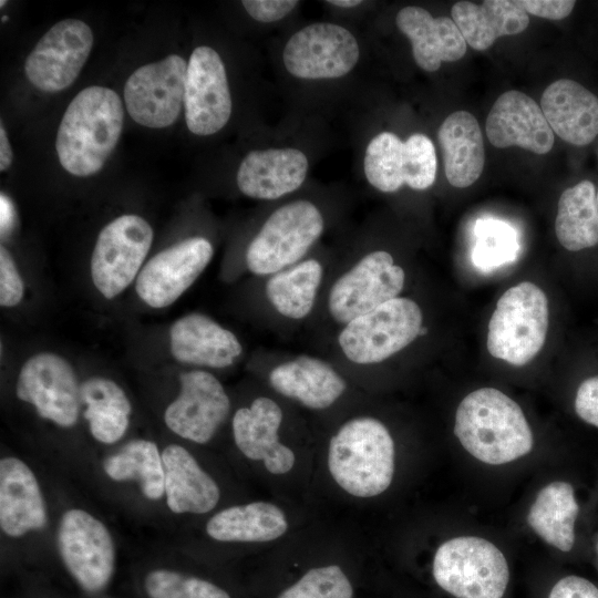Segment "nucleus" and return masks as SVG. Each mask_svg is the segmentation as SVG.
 Returning <instances> with one entry per match:
<instances>
[{
	"mask_svg": "<svg viewBox=\"0 0 598 598\" xmlns=\"http://www.w3.org/2000/svg\"><path fill=\"white\" fill-rule=\"evenodd\" d=\"M454 434L472 457L493 466L515 462L534 447L533 431L522 408L495 388L477 389L460 402Z\"/></svg>",
	"mask_w": 598,
	"mask_h": 598,
	"instance_id": "nucleus-1",
	"label": "nucleus"
},
{
	"mask_svg": "<svg viewBox=\"0 0 598 598\" xmlns=\"http://www.w3.org/2000/svg\"><path fill=\"white\" fill-rule=\"evenodd\" d=\"M123 121V104L115 91L99 85L82 90L58 128L55 150L62 167L80 177L96 174L118 142Z\"/></svg>",
	"mask_w": 598,
	"mask_h": 598,
	"instance_id": "nucleus-2",
	"label": "nucleus"
},
{
	"mask_svg": "<svg viewBox=\"0 0 598 598\" xmlns=\"http://www.w3.org/2000/svg\"><path fill=\"white\" fill-rule=\"evenodd\" d=\"M327 468L336 485L361 499L386 492L395 474V443L385 424L373 416H355L331 436Z\"/></svg>",
	"mask_w": 598,
	"mask_h": 598,
	"instance_id": "nucleus-3",
	"label": "nucleus"
},
{
	"mask_svg": "<svg viewBox=\"0 0 598 598\" xmlns=\"http://www.w3.org/2000/svg\"><path fill=\"white\" fill-rule=\"evenodd\" d=\"M431 578L447 598H507L512 574L505 554L494 543L462 535L437 546Z\"/></svg>",
	"mask_w": 598,
	"mask_h": 598,
	"instance_id": "nucleus-4",
	"label": "nucleus"
},
{
	"mask_svg": "<svg viewBox=\"0 0 598 598\" xmlns=\"http://www.w3.org/2000/svg\"><path fill=\"white\" fill-rule=\"evenodd\" d=\"M545 292L530 281L507 289L488 322L486 347L492 357L522 367L542 350L548 331Z\"/></svg>",
	"mask_w": 598,
	"mask_h": 598,
	"instance_id": "nucleus-5",
	"label": "nucleus"
},
{
	"mask_svg": "<svg viewBox=\"0 0 598 598\" xmlns=\"http://www.w3.org/2000/svg\"><path fill=\"white\" fill-rule=\"evenodd\" d=\"M56 547L68 575L84 594L97 596L109 587L116 549L101 519L82 508L65 511L56 529Z\"/></svg>",
	"mask_w": 598,
	"mask_h": 598,
	"instance_id": "nucleus-6",
	"label": "nucleus"
},
{
	"mask_svg": "<svg viewBox=\"0 0 598 598\" xmlns=\"http://www.w3.org/2000/svg\"><path fill=\"white\" fill-rule=\"evenodd\" d=\"M324 221L319 208L299 199L277 208L246 251V264L257 276L274 275L299 261L319 239Z\"/></svg>",
	"mask_w": 598,
	"mask_h": 598,
	"instance_id": "nucleus-7",
	"label": "nucleus"
},
{
	"mask_svg": "<svg viewBox=\"0 0 598 598\" xmlns=\"http://www.w3.org/2000/svg\"><path fill=\"white\" fill-rule=\"evenodd\" d=\"M423 323L419 305L396 297L344 324L338 343L346 358L355 364H374L408 347Z\"/></svg>",
	"mask_w": 598,
	"mask_h": 598,
	"instance_id": "nucleus-8",
	"label": "nucleus"
},
{
	"mask_svg": "<svg viewBox=\"0 0 598 598\" xmlns=\"http://www.w3.org/2000/svg\"><path fill=\"white\" fill-rule=\"evenodd\" d=\"M153 229L141 216L122 215L99 234L92 257L91 277L105 298L120 295L138 276L152 246Z\"/></svg>",
	"mask_w": 598,
	"mask_h": 598,
	"instance_id": "nucleus-9",
	"label": "nucleus"
},
{
	"mask_svg": "<svg viewBox=\"0 0 598 598\" xmlns=\"http://www.w3.org/2000/svg\"><path fill=\"white\" fill-rule=\"evenodd\" d=\"M16 394L33 405L39 416L58 426L68 429L78 422L81 383L70 362L55 353H37L24 362Z\"/></svg>",
	"mask_w": 598,
	"mask_h": 598,
	"instance_id": "nucleus-10",
	"label": "nucleus"
},
{
	"mask_svg": "<svg viewBox=\"0 0 598 598\" xmlns=\"http://www.w3.org/2000/svg\"><path fill=\"white\" fill-rule=\"evenodd\" d=\"M405 272L390 252L372 251L362 257L332 285L328 297L331 318L341 324L363 316L398 297Z\"/></svg>",
	"mask_w": 598,
	"mask_h": 598,
	"instance_id": "nucleus-11",
	"label": "nucleus"
},
{
	"mask_svg": "<svg viewBox=\"0 0 598 598\" xmlns=\"http://www.w3.org/2000/svg\"><path fill=\"white\" fill-rule=\"evenodd\" d=\"M360 47L347 28L316 22L295 32L282 51L286 70L303 80H330L347 75L357 65Z\"/></svg>",
	"mask_w": 598,
	"mask_h": 598,
	"instance_id": "nucleus-12",
	"label": "nucleus"
},
{
	"mask_svg": "<svg viewBox=\"0 0 598 598\" xmlns=\"http://www.w3.org/2000/svg\"><path fill=\"white\" fill-rule=\"evenodd\" d=\"M186 71L187 63L177 54L136 69L124 86L131 117L151 128L175 123L184 106Z\"/></svg>",
	"mask_w": 598,
	"mask_h": 598,
	"instance_id": "nucleus-13",
	"label": "nucleus"
},
{
	"mask_svg": "<svg viewBox=\"0 0 598 598\" xmlns=\"http://www.w3.org/2000/svg\"><path fill=\"white\" fill-rule=\"evenodd\" d=\"M93 47V33L83 21L65 19L38 41L24 63L29 81L44 92L69 87L80 74Z\"/></svg>",
	"mask_w": 598,
	"mask_h": 598,
	"instance_id": "nucleus-14",
	"label": "nucleus"
},
{
	"mask_svg": "<svg viewBox=\"0 0 598 598\" xmlns=\"http://www.w3.org/2000/svg\"><path fill=\"white\" fill-rule=\"evenodd\" d=\"M179 384L178 395L165 410V424L184 440L206 444L229 415V396L220 381L204 370L183 373Z\"/></svg>",
	"mask_w": 598,
	"mask_h": 598,
	"instance_id": "nucleus-15",
	"label": "nucleus"
},
{
	"mask_svg": "<svg viewBox=\"0 0 598 598\" xmlns=\"http://www.w3.org/2000/svg\"><path fill=\"white\" fill-rule=\"evenodd\" d=\"M184 109L188 130L200 136L220 131L231 115L233 102L225 64L210 47H197L189 56Z\"/></svg>",
	"mask_w": 598,
	"mask_h": 598,
	"instance_id": "nucleus-16",
	"label": "nucleus"
},
{
	"mask_svg": "<svg viewBox=\"0 0 598 598\" xmlns=\"http://www.w3.org/2000/svg\"><path fill=\"white\" fill-rule=\"evenodd\" d=\"M214 255L210 241L189 237L152 257L136 279L138 297L152 308L175 302L199 277Z\"/></svg>",
	"mask_w": 598,
	"mask_h": 598,
	"instance_id": "nucleus-17",
	"label": "nucleus"
},
{
	"mask_svg": "<svg viewBox=\"0 0 598 598\" xmlns=\"http://www.w3.org/2000/svg\"><path fill=\"white\" fill-rule=\"evenodd\" d=\"M282 416L275 400L258 396L249 406L239 408L231 420L233 437L239 452L276 476L288 474L297 461L293 450L279 437Z\"/></svg>",
	"mask_w": 598,
	"mask_h": 598,
	"instance_id": "nucleus-18",
	"label": "nucleus"
},
{
	"mask_svg": "<svg viewBox=\"0 0 598 598\" xmlns=\"http://www.w3.org/2000/svg\"><path fill=\"white\" fill-rule=\"evenodd\" d=\"M486 135L498 148L518 146L543 155L554 145V132L537 102L519 91H507L494 102Z\"/></svg>",
	"mask_w": 598,
	"mask_h": 598,
	"instance_id": "nucleus-19",
	"label": "nucleus"
},
{
	"mask_svg": "<svg viewBox=\"0 0 598 598\" xmlns=\"http://www.w3.org/2000/svg\"><path fill=\"white\" fill-rule=\"evenodd\" d=\"M48 524L47 504L39 481L21 458L6 456L0 461V528L12 538Z\"/></svg>",
	"mask_w": 598,
	"mask_h": 598,
	"instance_id": "nucleus-20",
	"label": "nucleus"
},
{
	"mask_svg": "<svg viewBox=\"0 0 598 598\" xmlns=\"http://www.w3.org/2000/svg\"><path fill=\"white\" fill-rule=\"evenodd\" d=\"M308 168V158L298 148L256 150L241 161L236 183L248 197L277 199L298 189L307 177Z\"/></svg>",
	"mask_w": 598,
	"mask_h": 598,
	"instance_id": "nucleus-21",
	"label": "nucleus"
},
{
	"mask_svg": "<svg viewBox=\"0 0 598 598\" xmlns=\"http://www.w3.org/2000/svg\"><path fill=\"white\" fill-rule=\"evenodd\" d=\"M173 357L185 364L223 369L243 353L238 338L206 315L194 312L177 319L169 331Z\"/></svg>",
	"mask_w": 598,
	"mask_h": 598,
	"instance_id": "nucleus-22",
	"label": "nucleus"
},
{
	"mask_svg": "<svg viewBox=\"0 0 598 598\" xmlns=\"http://www.w3.org/2000/svg\"><path fill=\"white\" fill-rule=\"evenodd\" d=\"M164 496L174 514L202 515L215 509L220 488L184 446L169 444L162 451Z\"/></svg>",
	"mask_w": 598,
	"mask_h": 598,
	"instance_id": "nucleus-23",
	"label": "nucleus"
},
{
	"mask_svg": "<svg viewBox=\"0 0 598 598\" xmlns=\"http://www.w3.org/2000/svg\"><path fill=\"white\" fill-rule=\"evenodd\" d=\"M540 109L553 132L571 145H588L598 135V97L576 81L549 84Z\"/></svg>",
	"mask_w": 598,
	"mask_h": 598,
	"instance_id": "nucleus-24",
	"label": "nucleus"
},
{
	"mask_svg": "<svg viewBox=\"0 0 598 598\" xmlns=\"http://www.w3.org/2000/svg\"><path fill=\"white\" fill-rule=\"evenodd\" d=\"M399 30L409 38L415 63L426 72H435L442 62H454L466 52V42L455 22L433 16L422 7L406 6L395 17Z\"/></svg>",
	"mask_w": 598,
	"mask_h": 598,
	"instance_id": "nucleus-25",
	"label": "nucleus"
},
{
	"mask_svg": "<svg viewBox=\"0 0 598 598\" xmlns=\"http://www.w3.org/2000/svg\"><path fill=\"white\" fill-rule=\"evenodd\" d=\"M279 394L310 410H326L346 392V380L326 361L301 355L275 367L268 377Z\"/></svg>",
	"mask_w": 598,
	"mask_h": 598,
	"instance_id": "nucleus-26",
	"label": "nucleus"
},
{
	"mask_svg": "<svg viewBox=\"0 0 598 598\" xmlns=\"http://www.w3.org/2000/svg\"><path fill=\"white\" fill-rule=\"evenodd\" d=\"M289 529L286 512L268 501H254L225 507L206 523L214 540L234 544H265L281 538Z\"/></svg>",
	"mask_w": 598,
	"mask_h": 598,
	"instance_id": "nucleus-27",
	"label": "nucleus"
},
{
	"mask_svg": "<svg viewBox=\"0 0 598 598\" xmlns=\"http://www.w3.org/2000/svg\"><path fill=\"white\" fill-rule=\"evenodd\" d=\"M580 504L574 485L555 480L536 494L526 516L532 530L561 554H570L577 544Z\"/></svg>",
	"mask_w": 598,
	"mask_h": 598,
	"instance_id": "nucleus-28",
	"label": "nucleus"
},
{
	"mask_svg": "<svg viewBox=\"0 0 598 598\" xmlns=\"http://www.w3.org/2000/svg\"><path fill=\"white\" fill-rule=\"evenodd\" d=\"M437 140L447 182L457 188L474 184L485 164L483 135L475 116L467 111L450 114L439 128Z\"/></svg>",
	"mask_w": 598,
	"mask_h": 598,
	"instance_id": "nucleus-29",
	"label": "nucleus"
},
{
	"mask_svg": "<svg viewBox=\"0 0 598 598\" xmlns=\"http://www.w3.org/2000/svg\"><path fill=\"white\" fill-rule=\"evenodd\" d=\"M451 16L465 42L478 51L488 49L499 37L523 32L529 24L519 1L512 0H486L480 4L458 1Z\"/></svg>",
	"mask_w": 598,
	"mask_h": 598,
	"instance_id": "nucleus-30",
	"label": "nucleus"
},
{
	"mask_svg": "<svg viewBox=\"0 0 598 598\" xmlns=\"http://www.w3.org/2000/svg\"><path fill=\"white\" fill-rule=\"evenodd\" d=\"M83 417L94 440L114 444L126 433L132 404L125 391L113 380L91 377L81 382Z\"/></svg>",
	"mask_w": 598,
	"mask_h": 598,
	"instance_id": "nucleus-31",
	"label": "nucleus"
},
{
	"mask_svg": "<svg viewBox=\"0 0 598 598\" xmlns=\"http://www.w3.org/2000/svg\"><path fill=\"white\" fill-rule=\"evenodd\" d=\"M357 578L344 564L321 561L287 573L266 589L265 598H355Z\"/></svg>",
	"mask_w": 598,
	"mask_h": 598,
	"instance_id": "nucleus-32",
	"label": "nucleus"
},
{
	"mask_svg": "<svg viewBox=\"0 0 598 598\" xmlns=\"http://www.w3.org/2000/svg\"><path fill=\"white\" fill-rule=\"evenodd\" d=\"M555 233L559 244L569 251L598 245V202L592 182L585 179L563 192Z\"/></svg>",
	"mask_w": 598,
	"mask_h": 598,
	"instance_id": "nucleus-33",
	"label": "nucleus"
},
{
	"mask_svg": "<svg viewBox=\"0 0 598 598\" xmlns=\"http://www.w3.org/2000/svg\"><path fill=\"white\" fill-rule=\"evenodd\" d=\"M103 471L115 482H138L143 496L158 501L164 496V465L162 451L155 442L135 439L106 456Z\"/></svg>",
	"mask_w": 598,
	"mask_h": 598,
	"instance_id": "nucleus-34",
	"label": "nucleus"
},
{
	"mask_svg": "<svg viewBox=\"0 0 598 598\" xmlns=\"http://www.w3.org/2000/svg\"><path fill=\"white\" fill-rule=\"evenodd\" d=\"M323 276V267L316 259H307L278 271L266 282L268 301L281 316L300 320L313 309Z\"/></svg>",
	"mask_w": 598,
	"mask_h": 598,
	"instance_id": "nucleus-35",
	"label": "nucleus"
},
{
	"mask_svg": "<svg viewBox=\"0 0 598 598\" xmlns=\"http://www.w3.org/2000/svg\"><path fill=\"white\" fill-rule=\"evenodd\" d=\"M141 588L146 598H239L237 591L217 579L171 567L145 571Z\"/></svg>",
	"mask_w": 598,
	"mask_h": 598,
	"instance_id": "nucleus-36",
	"label": "nucleus"
},
{
	"mask_svg": "<svg viewBox=\"0 0 598 598\" xmlns=\"http://www.w3.org/2000/svg\"><path fill=\"white\" fill-rule=\"evenodd\" d=\"M404 142L392 132H381L368 144L363 169L367 181L375 189L393 193L405 184Z\"/></svg>",
	"mask_w": 598,
	"mask_h": 598,
	"instance_id": "nucleus-37",
	"label": "nucleus"
},
{
	"mask_svg": "<svg viewBox=\"0 0 598 598\" xmlns=\"http://www.w3.org/2000/svg\"><path fill=\"white\" fill-rule=\"evenodd\" d=\"M473 264L483 270L513 262L519 250L516 230L506 221L484 217L475 224Z\"/></svg>",
	"mask_w": 598,
	"mask_h": 598,
	"instance_id": "nucleus-38",
	"label": "nucleus"
},
{
	"mask_svg": "<svg viewBox=\"0 0 598 598\" xmlns=\"http://www.w3.org/2000/svg\"><path fill=\"white\" fill-rule=\"evenodd\" d=\"M404 178L412 189L424 190L433 185L436 176V153L433 142L416 133L404 142Z\"/></svg>",
	"mask_w": 598,
	"mask_h": 598,
	"instance_id": "nucleus-39",
	"label": "nucleus"
},
{
	"mask_svg": "<svg viewBox=\"0 0 598 598\" xmlns=\"http://www.w3.org/2000/svg\"><path fill=\"white\" fill-rule=\"evenodd\" d=\"M536 598H598V582L573 573L555 575L537 590Z\"/></svg>",
	"mask_w": 598,
	"mask_h": 598,
	"instance_id": "nucleus-40",
	"label": "nucleus"
},
{
	"mask_svg": "<svg viewBox=\"0 0 598 598\" xmlns=\"http://www.w3.org/2000/svg\"><path fill=\"white\" fill-rule=\"evenodd\" d=\"M24 293L23 280L19 274L17 265L8 251L0 247V305L2 307L17 306Z\"/></svg>",
	"mask_w": 598,
	"mask_h": 598,
	"instance_id": "nucleus-41",
	"label": "nucleus"
},
{
	"mask_svg": "<svg viewBox=\"0 0 598 598\" xmlns=\"http://www.w3.org/2000/svg\"><path fill=\"white\" fill-rule=\"evenodd\" d=\"M574 410L582 422L598 429V375L588 377L578 384Z\"/></svg>",
	"mask_w": 598,
	"mask_h": 598,
	"instance_id": "nucleus-42",
	"label": "nucleus"
},
{
	"mask_svg": "<svg viewBox=\"0 0 598 598\" xmlns=\"http://www.w3.org/2000/svg\"><path fill=\"white\" fill-rule=\"evenodd\" d=\"M241 4L254 20L269 23L287 17L299 2L296 0H245Z\"/></svg>",
	"mask_w": 598,
	"mask_h": 598,
	"instance_id": "nucleus-43",
	"label": "nucleus"
},
{
	"mask_svg": "<svg viewBox=\"0 0 598 598\" xmlns=\"http://www.w3.org/2000/svg\"><path fill=\"white\" fill-rule=\"evenodd\" d=\"M519 3L527 13L549 20L565 19L576 4L573 0H519Z\"/></svg>",
	"mask_w": 598,
	"mask_h": 598,
	"instance_id": "nucleus-44",
	"label": "nucleus"
},
{
	"mask_svg": "<svg viewBox=\"0 0 598 598\" xmlns=\"http://www.w3.org/2000/svg\"><path fill=\"white\" fill-rule=\"evenodd\" d=\"M16 224V209L12 200L3 193L0 195V234L1 238L11 235Z\"/></svg>",
	"mask_w": 598,
	"mask_h": 598,
	"instance_id": "nucleus-45",
	"label": "nucleus"
},
{
	"mask_svg": "<svg viewBox=\"0 0 598 598\" xmlns=\"http://www.w3.org/2000/svg\"><path fill=\"white\" fill-rule=\"evenodd\" d=\"M12 163V150L3 125L0 127V171H7Z\"/></svg>",
	"mask_w": 598,
	"mask_h": 598,
	"instance_id": "nucleus-46",
	"label": "nucleus"
},
{
	"mask_svg": "<svg viewBox=\"0 0 598 598\" xmlns=\"http://www.w3.org/2000/svg\"><path fill=\"white\" fill-rule=\"evenodd\" d=\"M327 3H330L336 7H340V8H353V7L360 6L362 1L360 0H331V1H327Z\"/></svg>",
	"mask_w": 598,
	"mask_h": 598,
	"instance_id": "nucleus-47",
	"label": "nucleus"
},
{
	"mask_svg": "<svg viewBox=\"0 0 598 598\" xmlns=\"http://www.w3.org/2000/svg\"><path fill=\"white\" fill-rule=\"evenodd\" d=\"M595 558H596V564H597V568H598V535H597V539H596V543H595Z\"/></svg>",
	"mask_w": 598,
	"mask_h": 598,
	"instance_id": "nucleus-48",
	"label": "nucleus"
},
{
	"mask_svg": "<svg viewBox=\"0 0 598 598\" xmlns=\"http://www.w3.org/2000/svg\"><path fill=\"white\" fill-rule=\"evenodd\" d=\"M6 20H8V17L7 16L2 17V21H6Z\"/></svg>",
	"mask_w": 598,
	"mask_h": 598,
	"instance_id": "nucleus-49",
	"label": "nucleus"
},
{
	"mask_svg": "<svg viewBox=\"0 0 598 598\" xmlns=\"http://www.w3.org/2000/svg\"><path fill=\"white\" fill-rule=\"evenodd\" d=\"M0 3H1L0 7H3V3H6V1H1Z\"/></svg>",
	"mask_w": 598,
	"mask_h": 598,
	"instance_id": "nucleus-50",
	"label": "nucleus"
},
{
	"mask_svg": "<svg viewBox=\"0 0 598 598\" xmlns=\"http://www.w3.org/2000/svg\"><path fill=\"white\" fill-rule=\"evenodd\" d=\"M597 202H598V190H597Z\"/></svg>",
	"mask_w": 598,
	"mask_h": 598,
	"instance_id": "nucleus-51",
	"label": "nucleus"
}]
</instances>
